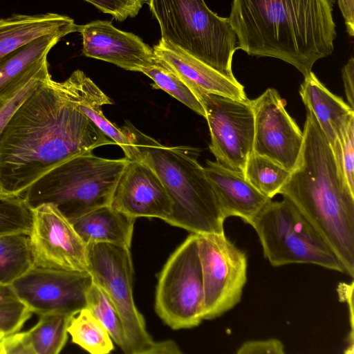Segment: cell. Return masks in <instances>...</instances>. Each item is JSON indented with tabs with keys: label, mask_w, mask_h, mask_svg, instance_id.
<instances>
[{
	"label": "cell",
	"mask_w": 354,
	"mask_h": 354,
	"mask_svg": "<svg viewBox=\"0 0 354 354\" xmlns=\"http://www.w3.org/2000/svg\"><path fill=\"white\" fill-rule=\"evenodd\" d=\"M162 60L187 84L195 95L214 93L238 100L247 99L244 87L187 54L178 47L160 39L153 47Z\"/></svg>",
	"instance_id": "obj_17"
},
{
	"label": "cell",
	"mask_w": 354,
	"mask_h": 354,
	"mask_svg": "<svg viewBox=\"0 0 354 354\" xmlns=\"http://www.w3.org/2000/svg\"><path fill=\"white\" fill-rule=\"evenodd\" d=\"M204 299L203 319H213L241 299L247 281L245 253L224 233L197 234Z\"/></svg>",
	"instance_id": "obj_10"
},
{
	"label": "cell",
	"mask_w": 354,
	"mask_h": 354,
	"mask_svg": "<svg viewBox=\"0 0 354 354\" xmlns=\"http://www.w3.org/2000/svg\"><path fill=\"white\" fill-rule=\"evenodd\" d=\"M19 300L11 285L0 284V306Z\"/></svg>",
	"instance_id": "obj_39"
},
{
	"label": "cell",
	"mask_w": 354,
	"mask_h": 354,
	"mask_svg": "<svg viewBox=\"0 0 354 354\" xmlns=\"http://www.w3.org/2000/svg\"><path fill=\"white\" fill-rule=\"evenodd\" d=\"M299 93L306 108L314 114L333 147L342 127L354 110L332 93L312 71L304 77Z\"/></svg>",
	"instance_id": "obj_22"
},
{
	"label": "cell",
	"mask_w": 354,
	"mask_h": 354,
	"mask_svg": "<svg viewBox=\"0 0 354 354\" xmlns=\"http://www.w3.org/2000/svg\"><path fill=\"white\" fill-rule=\"evenodd\" d=\"M0 196H1L0 195Z\"/></svg>",
	"instance_id": "obj_41"
},
{
	"label": "cell",
	"mask_w": 354,
	"mask_h": 354,
	"mask_svg": "<svg viewBox=\"0 0 354 354\" xmlns=\"http://www.w3.org/2000/svg\"><path fill=\"white\" fill-rule=\"evenodd\" d=\"M31 314L19 300L0 306V333L6 336L18 332Z\"/></svg>",
	"instance_id": "obj_33"
},
{
	"label": "cell",
	"mask_w": 354,
	"mask_h": 354,
	"mask_svg": "<svg viewBox=\"0 0 354 354\" xmlns=\"http://www.w3.org/2000/svg\"><path fill=\"white\" fill-rule=\"evenodd\" d=\"M32 210L21 196H0V236L13 233L29 236Z\"/></svg>",
	"instance_id": "obj_31"
},
{
	"label": "cell",
	"mask_w": 354,
	"mask_h": 354,
	"mask_svg": "<svg viewBox=\"0 0 354 354\" xmlns=\"http://www.w3.org/2000/svg\"><path fill=\"white\" fill-rule=\"evenodd\" d=\"M77 28L72 18L54 12L0 17V61L37 39L51 35L62 38Z\"/></svg>",
	"instance_id": "obj_19"
},
{
	"label": "cell",
	"mask_w": 354,
	"mask_h": 354,
	"mask_svg": "<svg viewBox=\"0 0 354 354\" xmlns=\"http://www.w3.org/2000/svg\"><path fill=\"white\" fill-rule=\"evenodd\" d=\"M333 4L334 0H233L228 19L239 49L279 59L305 77L334 50Z\"/></svg>",
	"instance_id": "obj_2"
},
{
	"label": "cell",
	"mask_w": 354,
	"mask_h": 354,
	"mask_svg": "<svg viewBox=\"0 0 354 354\" xmlns=\"http://www.w3.org/2000/svg\"><path fill=\"white\" fill-rule=\"evenodd\" d=\"M290 171L253 151L246 161L243 175L259 192L272 199L287 181Z\"/></svg>",
	"instance_id": "obj_28"
},
{
	"label": "cell",
	"mask_w": 354,
	"mask_h": 354,
	"mask_svg": "<svg viewBox=\"0 0 354 354\" xmlns=\"http://www.w3.org/2000/svg\"><path fill=\"white\" fill-rule=\"evenodd\" d=\"M115 143L50 77L17 110L0 135V195L18 196L68 159Z\"/></svg>",
	"instance_id": "obj_1"
},
{
	"label": "cell",
	"mask_w": 354,
	"mask_h": 354,
	"mask_svg": "<svg viewBox=\"0 0 354 354\" xmlns=\"http://www.w3.org/2000/svg\"><path fill=\"white\" fill-rule=\"evenodd\" d=\"M161 39L237 82L232 68L239 48L228 17L213 12L204 0H147Z\"/></svg>",
	"instance_id": "obj_6"
},
{
	"label": "cell",
	"mask_w": 354,
	"mask_h": 354,
	"mask_svg": "<svg viewBox=\"0 0 354 354\" xmlns=\"http://www.w3.org/2000/svg\"><path fill=\"white\" fill-rule=\"evenodd\" d=\"M62 37L46 36L21 47L0 61V97L35 73Z\"/></svg>",
	"instance_id": "obj_23"
},
{
	"label": "cell",
	"mask_w": 354,
	"mask_h": 354,
	"mask_svg": "<svg viewBox=\"0 0 354 354\" xmlns=\"http://www.w3.org/2000/svg\"><path fill=\"white\" fill-rule=\"evenodd\" d=\"M204 169L225 218L237 216L251 225L271 200L254 188L243 174L229 169L216 161L206 160Z\"/></svg>",
	"instance_id": "obj_18"
},
{
	"label": "cell",
	"mask_w": 354,
	"mask_h": 354,
	"mask_svg": "<svg viewBox=\"0 0 354 354\" xmlns=\"http://www.w3.org/2000/svg\"><path fill=\"white\" fill-rule=\"evenodd\" d=\"M151 78L153 86L169 94L186 106L205 118L203 107L191 89L162 60L156 56L155 62L142 71Z\"/></svg>",
	"instance_id": "obj_29"
},
{
	"label": "cell",
	"mask_w": 354,
	"mask_h": 354,
	"mask_svg": "<svg viewBox=\"0 0 354 354\" xmlns=\"http://www.w3.org/2000/svg\"><path fill=\"white\" fill-rule=\"evenodd\" d=\"M196 97L205 111L211 136L209 149L216 162L243 174L253 150L254 115L252 100L205 93Z\"/></svg>",
	"instance_id": "obj_11"
},
{
	"label": "cell",
	"mask_w": 354,
	"mask_h": 354,
	"mask_svg": "<svg viewBox=\"0 0 354 354\" xmlns=\"http://www.w3.org/2000/svg\"><path fill=\"white\" fill-rule=\"evenodd\" d=\"M331 148L348 187L354 192V113L342 127Z\"/></svg>",
	"instance_id": "obj_32"
},
{
	"label": "cell",
	"mask_w": 354,
	"mask_h": 354,
	"mask_svg": "<svg viewBox=\"0 0 354 354\" xmlns=\"http://www.w3.org/2000/svg\"><path fill=\"white\" fill-rule=\"evenodd\" d=\"M50 77L46 62L35 73L0 97V135L25 100Z\"/></svg>",
	"instance_id": "obj_30"
},
{
	"label": "cell",
	"mask_w": 354,
	"mask_h": 354,
	"mask_svg": "<svg viewBox=\"0 0 354 354\" xmlns=\"http://www.w3.org/2000/svg\"><path fill=\"white\" fill-rule=\"evenodd\" d=\"M77 32L82 35V53L86 57L137 72H142L156 61L153 48L136 35L120 30L109 21L78 25Z\"/></svg>",
	"instance_id": "obj_16"
},
{
	"label": "cell",
	"mask_w": 354,
	"mask_h": 354,
	"mask_svg": "<svg viewBox=\"0 0 354 354\" xmlns=\"http://www.w3.org/2000/svg\"><path fill=\"white\" fill-rule=\"evenodd\" d=\"M93 281L107 294L122 321L131 354H179L171 340L155 342L133 297V266L130 248L108 243L87 245Z\"/></svg>",
	"instance_id": "obj_8"
},
{
	"label": "cell",
	"mask_w": 354,
	"mask_h": 354,
	"mask_svg": "<svg viewBox=\"0 0 354 354\" xmlns=\"http://www.w3.org/2000/svg\"><path fill=\"white\" fill-rule=\"evenodd\" d=\"M6 335L0 333V354H2V343Z\"/></svg>",
	"instance_id": "obj_40"
},
{
	"label": "cell",
	"mask_w": 354,
	"mask_h": 354,
	"mask_svg": "<svg viewBox=\"0 0 354 354\" xmlns=\"http://www.w3.org/2000/svg\"><path fill=\"white\" fill-rule=\"evenodd\" d=\"M251 225L272 266L310 263L346 274L330 246L288 198L268 201Z\"/></svg>",
	"instance_id": "obj_7"
},
{
	"label": "cell",
	"mask_w": 354,
	"mask_h": 354,
	"mask_svg": "<svg viewBox=\"0 0 354 354\" xmlns=\"http://www.w3.org/2000/svg\"><path fill=\"white\" fill-rule=\"evenodd\" d=\"M8 353L33 354L26 331L5 336L2 343V354Z\"/></svg>",
	"instance_id": "obj_35"
},
{
	"label": "cell",
	"mask_w": 354,
	"mask_h": 354,
	"mask_svg": "<svg viewBox=\"0 0 354 354\" xmlns=\"http://www.w3.org/2000/svg\"><path fill=\"white\" fill-rule=\"evenodd\" d=\"M129 159H108L93 151L74 156L33 183L19 196L34 209L54 205L68 219L110 205L118 180Z\"/></svg>",
	"instance_id": "obj_5"
},
{
	"label": "cell",
	"mask_w": 354,
	"mask_h": 354,
	"mask_svg": "<svg viewBox=\"0 0 354 354\" xmlns=\"http://www.w3.org/2000/svg\"><path fill=\"white\" fill-rule=\"evenodd\" d=\"M32 210L29 240L34 266L88 271L87 245L70 220L50 203L41 204Z\"/></svg>",
	"instance_id": "obj_13"
},
{
	"label": "cell",
	"mask_w": 354,
	"mask_h": 354,
	"mask_svg": "<svg viewBox=\"0 0 354 354\" xmlns=\"http://www.w3.org/2000/svg\"><path fill=\"white\" fill-rule=\"evenodd\" d=\"M110 205L135 218L165 221L172 212L171 200L160 178L140 159H129L118 180Z\"/></svg>",
	"instance_id": "obj_15"
},
{
	"label": "cell",
	"mask_w": 354,
	"mask_h": 354,
	"mask_svg": "<svg viewBox=\"0 0 354 354\" xmlns=\"http://www.w3.org/2000/svg\"><path fill=\"white\" fill-rule=\"evenodd\" d=\"M284 353V346L277 339L248 341L236 351L237 354H283Z\"/></svg>",
	"instance_id": "obj_34"
},
{
	"label": "cell",
	"mask_w": 354,
	"mask_h": 354,
	"mask_svg": "<svg viewBox=\"0 0 354 354\" xmlns=\"http://www.w3.org/2000/svg\"><path fill=\"white\" fill-rule=\"evenodd\" d=\"M254 115L253 151L292 171L304 142L303 132L285 109L274 88L252 100Z\"/></svg>",
	"instance_id": "obj_14"
},
{
	"label": "cell",
	"mask_w": 354,
	"mask_h": 354,
	"mask_svg": "<svg viewBox=\"0 0 354 354\" xmlns=\"http://www.w3.org/2000/svg\"><path fill=\"white\" fill-rule=\"evenodd\" d=\"M92 283L88 271L33 266L11 286L32 313L73 315L86 307V294Z\"/></svg>",
	"instance_id": "obj_12"
},
{
	"label": "cell",
	"mask_w": 354,
	"mask_h": 354,
	"mask_svg": "<svg viewBox=\"0 0 354 354\" xmlns=\"http://www.w3.org/2000/svg\"><path fill=\"white\" fill-rule=\"evenodd\" d=\"M131 137L137 159L157 174L172 202L167 223L195 234L224 233L226 219L204 167L198 149L167 147L132 124L122 127Z\"/></svg>",
	"instance_id": "obj_4"
},
{
	"label": "cell",
	"mask_w": 354,
	"mask_h": 354,
	"mask_svg": "<svg viewBox=\"0 0 354 354\" xmlns=\"http://www.w3.org/2000/svg\"><path fill=\"white\" fill-rule=\"evenodd\" d=\"M62 84L82 112L115 145L123 150L128 159L137 158L138 151L130 135L118 128L104 115L102 107L113 104L110 98L80 71H75Z\"/></svg>",
	"instance_id": "obj_20"
},
{
	"label": "cell",
	"mask_w": 354,
	"mask_h": 354,
	"mask_svg": "<svg viewBox=\"0 0 354 354\" xmlns=\"http://www.w3.org/2000/svg\"><path fill=\"white\" fill-rule=\"evenodd\" d=\"M342 79L348 104L354 110V58L353 57L342 68Z\"/></svg>",
	"instance_id": "obj_37"
},
{
	"label": "cell",
	"mask_w": 354,
	"mask_h": 354,
	"mask_svg": "<svg viewBox=\"0 0 354 354\" xmlns=\"http://www.w3.org/2000/svg\"><path fill=\"white\" fill-rule=\"evenodd\" d=\"M86 308L99 320L122 351L131 354V344L116 308L106 292L93 281L86 294Z\"/></svg>",
	"instance_id": "obj_27"
},
{
	"label": "cell",
	"mask_w": 354,
	"mask_h": 354,
	"mask_svg": "<svg viewBox=\"0 0 354 354\" xmlns=\"http://www.w3.org/2000/svg\"><path fill=\"white\" fill-rule=\"evenodd\" d=\"M204 299L198 234L191 233L171 254L158 276L155 310L174 330L198 326Z\"/></svg>",
	"instance_id": "obj_9"
},
{
	"label": "cell",
	"mask_w": 354,
	"mask_h": 354,
	"mask_svg": "<svg viewBox=\"0 0 354 354\" xmlns=\"http://www.w3.org/2000/svg\"><path fill=\"white\" fill-rule=\"evenodd\" d=\"M72 316L63 313L41 315L38 322L26 331L33 354L59 353L67 341V328Z\"/></svg>",
	"instance_id": "obj_25"
},
{
	"label": "cell",
	"mask_w": 354,
	"mask_h": 354,
	"mask_svg": "<svg viewBox=\"0 0 354 354\" xmlns=\"http://www.w3.org/2000/svg\"><path fill=\"white\" fill-rule=\"evenodd\" d=\"M33 266L28 235L13 233L0 236V284L11 285Z\"/></svg>",
	"instance_id": "obj_24"
},
{
	"label": "cell",
	"mask_w": 354,
	"mask_h": 354,
	"mask_svg": "<svg viewBox=\"0 0 354 354\" xmlns=\"http://www.w3.org/2000/svg\"><path fill=\"white\" fill-rule=\"evenodd\" d=\"M136 219L107 205L70 221L86 245L108 243L130 248Z\"/></svg>",
	"instance_id": "obj_21"
},
{
	"label": "cell",
	"mask_w": 354,
	"mask_h": 354,
	"mask_svg": "<svg viewBox=\"0 0 354 354\" xmlns=\"http://www.w3.org/2000/svg\"><path fill=\"white\" fill-rule=\"evenodd\" d=\"M67 331L73 343L91 354H107L114 349L106 328L86 307L71 317Z\"/></svg>",
	"instance_id": "obj_26"
},
{
	"label": "cell",
	"mask_w": 354,
	"mask_h": 354,
	"mask_svg": "<svg viewBox=\"0 0 354 354\" xmlns=\"http://www.w3.org/2000/svg\"><path fill=\"white\" fill-rule=\"evenodd\" d=\"M339 299L342 301L347 304L349 310V319L351 324V332L348 337V345L345 353H353V281L350 284L340 283L337 289Z\"/></svg>",
	"instance_id": "obj_36"
},
{
	"label": "cell",
	"mask_w": 354,
	"mask_h": 354,
	"mask_svg": "<svg viewBox=\"0 0 354 354\" xmlns=\"http://www.w3.org/2000/svg\"><path fill=\"white\" fill-rule=\"evenodd\" d=\"M339 9L344 17L346 32L354 35V0H337Z\"/></svg>",
	"instance_id": "obj_38"
},
{
	"label": "cell",
	"mask_w": 354,
	"mask_h": 354,
	"mask_svg": "<svg viewBox=\"0 0 354 354\" xmlns=\"http://www.w3.org/2000/svg\"><path fill=\"white\" fill-rule=\"evenodd\" d=\"M306 111L299 157L278 194L292 203L353 277L354 192L316 118Z\"/></svg>",
	"instance_id": "obj_3"
}]
</instances>
